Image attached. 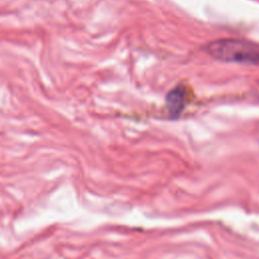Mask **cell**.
I'll list each match as a JSON object with an SVG mask.
<instances>
[{
    "instance_id": "7a4b0ae2",
    "label": "cell",
    "mask_w": 259,
    "mask_h": 259,
    "mask_svg": "<svg viewBox=\"0 0 259 259\" xmlns=\"http://www.w3.org/2000/svg\"><path fill=\"white\" fill-rule=\"evenodd\" d=\"M187 100V94L183 86L179 85L166 95V107L172 117H178L183 111Z\"/></svg>"
},
{
    "instance_id": "6da1fadb",
    "label": "cell",
    "mask_w": 259,
    "mask_h": 259,
    "mask_svg": "<svg viewBox=\"0 0 259 259\" xmlns=\"http://www.w3.org/2000/svg\"><path fill=\"white\" fill-rule=\"evenodd\" d=\"M205 51L212 59L224 63L259 64V45L245 39L222 38L213 40L206 45Z\"/></svg>"
}]
</instances>
